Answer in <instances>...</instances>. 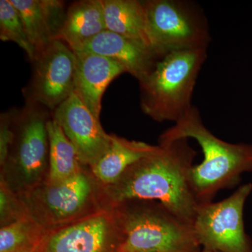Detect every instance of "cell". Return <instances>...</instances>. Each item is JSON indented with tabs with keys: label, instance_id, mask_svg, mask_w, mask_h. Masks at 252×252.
<instances>
[{
	"label": "cell",
	"instance_id": "obj_1",
	"mask_svg": "<svg viewBox=\"0 0 252 252\" xmlns=\"http://www.w3.org/2000/svg\"><path fill=\"white\" fill-rule=\"evenodd\" d=\"M158 145L157 152L131 165L115 183L102 187L104 209L127 200H153L193 225L200 205L190 179L197 152L188 139L158 142Z\"/></svg>",
	"mask_w": 252,
	"mask_h": 252
},
{
	"label": "cell",
	"instance_id": "obj_2",
	"mask_svg": "<svg viewBox=\"0 0 252 252\" xmlns=\"http://www.w3.org/2000/svg\"><path fill=\"white\" fill-rule=\"evenodd\" d=\"M192 138L201 147L204 159L194 165L190 184L200 205L211 203L220 190L238 185L245 172H252V143L233 144L220 140L204 125L195 106L162 132L158 142Z\"/></svg>",
	"mask_w": 252,
	"mask_h": 252
},
{
	"label": "cell",
	"instance_id": "obj_3",
	"mask_svg": "<svg viewBox=\"0 0 252 252\" xmlns=\"http://www.w3.org/2000/svg\"><path fill=\"white\" fill-rule=\"evenodd\" d=\"M109 209L119 230L117 252L201 251L193 226L158 202L130 200Z\"/></svg>",
	"mask_w": 252,
	"mask_h": 252
},
{
	"label": "cell",
	"instance_id": "obj_4",
	"mask_svg": "<svg viewBox=\"0 0 252 252\" xmlns=\"http://www.w3.org/2000/svg\"><path fill=\"white\" fill-rule=\"evenodd\" d=\"M207 59V49L170 53L158 61L140 81L142 112L158 122H178L192 108L197 78Z\"/></svg>",
	"mask_w": 252,
	"mask_h": 252
},
{
	"label": "cell",
	"instance_id": "obj_5",
	"mask_svg": "<svg viewBox=\"0 0 252 252\" xmlns=\"http://www.w3.org/2000/svg\"><path fill=\"white\" fill-rule=\"evenodd\" d=\"M51 119L49 110L36 104L27 102L16 113L14 139L0 165V181L18 195L48 180Z\"/></svg>",
	"mask_w": 252,
	"mask_h": 252
},
{
	"label": "cell",
	"instance_id": "obj_6",
	"mask_svg": "<svg viewBox=\"0 0 252 252\" xmlns=\"http://www.w3.org/2000/svg\"><path fill=\"white\" fill-rule=\"evenodd\" d=\"M19 196L29 217L47 230L105 210L102 186L87 166L72 178L57 183L46 181Z\"/></svg>",
	"mask_w": 252,
	"mask_h": 252
},
{
	"label": "cell",
	"instance_id": "obj_7",
	"mask_svg": "<svg viewBox=\"0 0 252 252\" xmlns=\"http://www.w3.org/2000/svg\"><path fill=\"white\" fill-rule=\"evenodd\" d=\"M143 1L151 48L160 58L186 50L207 49L211 41L203 9L187 0Z\"/></svg>",
	"mask_w": 252,
	"mask_h": 252
},
{
	"label": "cell",
	"instance_id": "obj_8",
	"mask_svg": "<svg viewBox=\"0 0 252 252\" xmlns=\"http://www.w3.org/2000/svg\"><path fill=\"white\" fill-rule=\"evenodd\" d=\"M252 191V184H246L224 200L200 205L192 226L202 250L252 252L243 219L245 204Z\"/></svg>",
	"mask_w": 252,
	"mask_h": 252
},
{
	"label": "cell",
	"instance_id": "obj_9",
	"mask_svg": "<svg viewBox=\"0 0 252 252\" xmlns=\"http://www.w3.org/2000/svg\"><path fill=\"white\" fill-rule=\"evenodd\" d=\"M31 63V80L24 92L26 100L54 112L74 94L75 53L65 43L56 39L36 51Z\"/></svg>",
	"mask_w": 252,
	"mask_h": 252
},
{
	"label": "cell",
	"instance_id": "obj_10",
	"mask_svg": "<svg viewBox=\"0 0 252 252\" xmlns=\"http://www.w3.org/2000/svg\"><path fill=\"white\" fill-rule=\"evenodd\" d=\"M119 235L111 209L47 230L37 252H117Z\"/></svg>",
	"mask_w": 252,
	"mask_h": 252
},
{
	"label": "cell",
	"instance_id": "obj_11",
	"mask_svg": "<svg viewBox=\"0 0 252 252\" xmlns=\"http://www.w3.org/2000/svg\"><path fill=\"white\" fill-rule=\"evenodd\" d=\"M52 119L75 147L85 166H94L110 148L112 134L104 131L99 119L74 93L55 109Z\"/></svg>",
	"mask_w": 252,
	"mask_h": 252
},
{
	"label": "cell",
	"instance_id": "obj_12",
	"mask_svg": "<svg viewBox=\"0 0 252 252\" xmlns=\"http://www.w3.org/2000/svg\"><path fill=\"white\" fill-rule=\"evenodd\" d=\"M73 51L99 55L117 61L138 82L150 74L161 59L152 48L143 43L107 30Z\"/></svg>",
	"mask_w": 252,
	"mask_h": 252
},
{
	"label": "cell",
	"instance_id": "obj_13",
	"mask_svg": "<svg viewBox=\"0 0 252 252\" xmlns=\"http://www.w3.org/2000/svg\"><path fill=\"white\" fill-rule=\"evenodd\" d=\"M77 56L74 94L99 119L104 91L126 69L108 58L90 53H75Z\"/></svg>",
	"mask_w": 252,
	"mask_h": 252
},
{
	"label": "cell",
	"instance_id": "obj_14",
	"mask_svg": "<svg viewBox=\"0 0 252 252\" xmlns=\"http://www.w3.org/2000/svg\"><path fill=\"white\" fill-rule=\"evenodd\" d=\"M22 20L28 39L36 51L57 39L65 17L59 0H10Z\"/></svg>",
	"mask_w": 252,
	"mask_h": 252
},
{
	"label": "cell",
	"instance_id": "obj_15",
	"mask_svg": "<svg viewBox=\"0 0 252 252\" xmlns=\"http://www.w3.org/2000/svg\"><path fill=\"white\" fill-rule=\"evenodd\" d=\"M106 30L103 1H78L67 8L57 39L74 51Z\"/></svg>",
	"mask_w": 252,
	"mask_h": 252
},
{
	"label": "cell",
	"instance_id": "obj_16",
	"mask_svg": "<svg viewBox=\"0 0 252 252\" xmlns=\"http://www.w3.org/2000/svg\"><path fill=\"white\" fill-rule=\"evenodd\" d=\"M159 149V145L129 140L112 134L110 148L91 167V172L102 187H108L115 183L131 165L155 154Z\"/></svg>",
	"mask_w": 252,
	"mask_h": 252
},
{
	"label": "cell",
	"instance_id": "obj_17",
	"mask_svg": "<svg viewBox=\"0 0 252 252\" xmlns=\"http://www.w3.org/2000/svg\"><path fill=\"white\" fill-rule=\"evenodd\" d=\"M107 31L138 41L151 47L147 32L143 1L102 0Z\"/></svg>",
	"mask_w": 252,
	"mask_h": 252
},
{
	"label": "cell",
	"instance_id": "obj_18",
	"mask_svg": "<svg viewBox=\"0 0 252 252\" xmlns=\"http://www.w3.org/2000/svg\"><path fill=\"white\" fill-rule=\"evenodd\" d=\"M49 172L47 182L57 183L77 175L86 167L77 150L54 119L48 123Z\"/></svg>",
	"mask_w": 252,
	"mask_h": 252
},
{
	"label": "cell",
	"instance_id": "obj_19",
	"mask_svg": "<svg viewBox=\"0 0 252 252\" xmlns=\"http://www.w3.org/2000/svg\"><path fill=\"white\" fill-rule=\"evenodd\" d=\"M47 229L28 217L0 228V252H38Z\"/></svg>",
	"mask_w": 252,
	"mask_h": 252
},
{
	"label": "cell",
	"instance_id": "obj_20",
	"mask_svg": "<svg viewBox=\"0 0 252 252\" xmlns=\"http://www.w3.org/2000/svg\"><path fill=\"white\" fill-rule=\"evenodd\" d=\"M0 39L16 43L24 50L31 61L34 59L35 49L30 42L22 20L10 0L0 1Z\"/></svg>",
	"mask_w": 252,
	"mask_h": 252
},
{
	"label": "cell",
	"instance_id": "obj_21",
	"mask_svg": "<svg viewBox=\"0 0 252 252\" xmlns=\"http://www.w3.org/2000/svg\"><path fill=\"white\" fill-rule=\"evenodd\" d=\"M28 217L27 209L19 195L0 181V227L7 226Z\"/></svg>",
	"mask_w": 252,
	"mask_h": 252
},
{
	"label": "cell",
	"instance_id": "obj_22",
	"mask_svg": "<svg viewBox=\"0 0 252 252\" xmlns=\"http://www.w3.org/2000/svg\"><path fill=\"white\" fill-rule=\"evenodd\" d=\"M16 109H11L0 117V165L4 162L14 139V122Z\"/></svg>",
	"mask_w": 252,
	"mask_h": 252
},
{
	"label": "cell",
	"instance_id": "obj_23",
	"mask_svg": "<svg viewBox=\"0 0 252 252\" xmlns=\"http://www.w3.org/2000/svg\"><path fill=\"white\" fill-rule=\"evenodd\" d=\"M219 252L212 251V250H201V252Z\"/></svg>",
	"mask_w": 252,
	"mask_h": 252
},
{
	"label": "cell",
	"instance_id": "obj_24",
	"mask_svg": "<svg viewBox=\"0 0 252 252\" xmlns=\"http://www.w3.org/2000/svg\"></svg>",
	"mask_w": 252,
	"mask_h": 252
},
{
	"label": "cell",
	"instance_id": "obj_25",
	"mask_svg": "<svg viewBox=\"0 0 252 252\" xmlns=\"http://www.w3.org/2000/svg\"><path fill=\"white\" fill-rule=\"evenodd\" d=\"M200 252H201V251H200Z\"/></svg>",
	"mask_w": 252,
	"mask_h": 252
}]
</instances>
